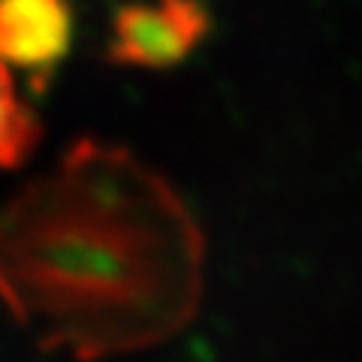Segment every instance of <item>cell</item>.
<instances>
[{
    "label": "cell",
    "mask_w": 362,
    "mask_h": 362,
    "mask_svg": "<svg viewBox=\"0 0 362 362\" xmlns=\"http://www.w3.org/2000/svg\"><path fill=\"white\" fill-rule=\"evenodd\" d=\"M73 0H0V64L42 90L73 49Z\"/></svg>",
    "instance_id": "cell-3"
},
{
    "label": "cell",
    "mask_w": 362,
    "mask_h": 362,
    "mask_svg": "<svg viewBox=\"0 0 362 362\" xmlns=\"http://www.w3.org/2000/svg\"><path fill=\"white\" fill-rule=\"evenodd\" d=\"M209 33L211 13L202 0H130L112 16L106 61L166 73L185 64Z\"/></svg>",
    "instance_id": "cell-2"
},
{
    "label": "cell",
    "mask_w": 362,
    "mask_h": 362,
    "mask_svg": "<svg viewBox=\"0 0 362 362\" xmlns=\"http://www.w3.org/2000/svg\"><path fill=\"white\" fill-rule=\"evenodd\" d=\"M202 290L194 211L124 145L73 142L0 209V305L42 350H148L194 320Z\"/></svg>",
    "instance_id": "cell-1"
},
{
    "label": "cell",
    "mask_w": 362,
    "mask_h": 362,
    "mask_svg": "<svg viewBox=\"0 0 362 362\" xmlns=\"http://www.w3.org/2000/svg\"><path fill=\"white\" fill-rule=\"evenodd\" d=\"M40 118L28 100H21L16 76L0 64V169L25 163L40 142Z\"/></svg>",
    "instance_id": "cell-4"
}]
</instances>
